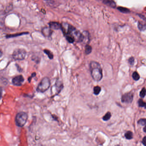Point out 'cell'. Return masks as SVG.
Instances as JSON below:
<instances>
[{"label":"cell","mask_w":146,"mask_h":146,"mask_svg":"<svg viewBox=\"0 0 146 146\" xmlns=\"http://www.w3.org/2000/svg\"><path fill=\"white\" fill-rule=\"evenodd\" d=\"M61 30L66 37V40L69 43H73L75 42L78 43L83 42V34L80 32L74 26L65 23L61 24Z\"/></svg>","instance_id":"cell-1"},{"label":"cell","mask_w":146,"mask_h":146,"mask_svg":"<svg viewBox=\"0 0 146 146\" xmlns=\"http://www.w3.org/2000/svg\"><path fill=\"white\" fill-rule=\"evenodd\" d=\"M89 68L92 77L94 80L99 82L103 77L102 68L100 64L97 62L92 61L89 64Z\"/></svg>","instance_id":"cell-2"},{"label":"cell","mask_w":146,"mask_h":146,"mask_svg":"<svg viewBox=\"0 0 146 146\" xmlns=\"http://www.w3.org/2000/svg\"><path fill=\"white\" fill-rule=\"evenodd\" d=\"M51 82L49 78L44 77L41 80L36 88L37 92L40 93H44L48 90L50 86Z\"/></svg>","instance_id":"cell-3"},{"label":"cell","mask_w":146,"mask_h":146,"mask_svg":"<svg viewBox=\"0 0 146 146\" xmlns=\"http://www.w3.org/2000/svg\"><path fill=\"white\" fill-rule=\"evenodd\" d=\"M28 119V114L24 112H20L17 114L16 117V125L18 127H23Z\"/></svg>","instance_id":"cell-4"},{"label":"cell","mask_w":146,"mask_h":146,"mask_svg":"<svg viewBox=\"0 0 146 146\" xmlns=\"http://www.w3.org/2000/svg\"><path fill=\"white\" fill-rule=\"evenodd\" d=\"M26 51L25 50L22 49H17L13 52L12 57L15 60H24L26 57Z\"/></svg>","instance_id":"cell-5"},{"label":"cell","mask_w":146,"mask_h":146,"mask_svg":"<svg viewBox=\"0 0 146 146\" xmlns=\"http://www.w3.org/2000/svg\"><path fill=\"white\" fill-rule=\"evenodd\" d=\"M133 99V94L131 93H126L123 95L121 98V101L123 102L130 103L131 102Z\"/></svg>","instance_id":"cell-6"},{"label":"cell","mask_w":146,"mask_h":146,"mask_svg":"<svg viewBox=\"0 0 146 146\" xmlns=\"http://www.w3.org/2000/svg\"><path fill=\"white\" fill-rule=\"evenodd\" d=\"M24 81V78L22 75H18L13 78L12 82L14 85L16 86H20Z\"/></svg>","instance_id":"cell-7"},{"label":"cell","mask_w":146,"mask_h":146,"mask_svg":"<svg viewBox=\"0 0 146 146\" xmlns=\"http://www.w3.org/2000/svg\"><path fill=\"white\" fill-rule=\"evenodd\" d=\"M42 32L44 36L46 37H50L53 33V31L50 28L46 27L43 28Z\"/></svg>","instance_id":"cell-8"},{"label":"cell","mask_w":146,"mask_h":146,"mask_svg":"<svg viewBox=\"0 0 146 146\" xmlns=\"http://www.w3.org/2000/svg\"><path fill=\"white\" fill-rule=\"evenodd\" d=\"M50 28L54 30L61 29V24L58 22H52L49 23Z\"/></svg>","instance_id":"cell-9"},{"label":"cell","mask_w":146,"mask_h":146,"mask_svg":"<svg viewBox=\"0 0 146 146\" xmlns=\"http://www.w3.org/2000/svg\"><path fill=\"white\" fill-rule=\"evenodd\" d=\"M56 90L57 91V93H60L63 88V84L61 81L57 80L55 84Z\"/></svg>","instance_id":"cell-10"},{"label":"cell","mask_w":146,"mask_h":146,"mask_svg":"<svg viewBox=\"0 0 146 146\" xmlns=\"http://www.w3.org/2000/svg\"><path fill=\"white\" fill-rule=\"evenodd\" d=\"M103 3L111 8H114L116 6V2L113 0H103Z\"/></svg>","instance_id":"cell-11"},{"label":"cell","mask_w":146,"mask_h":146,"mask_svg":"<svg viewBox=\"0 0 146 146\" xmlns=\"http://www.w3.org/2000/svg\"><path fill=\"white\" fill-rule=\"evenodd\" d=\"M101 91V88L98 86H95L93 89V92L94 94L96 95H98L99 94L100 92Z\"/></svg>","instance_id":"cell-12"},{"label":"cell","mask_w":146,"mask_h":146,"mask_svg":"<svg viewBox=\"0 0 146 146\" xmlns=\"http://www.w3.org/2000/svg\"><path fill=\"white\" fill-rule=\"evenodd\" d=\"M44 53H45L50 60H52L54 58V54L51 51L48 49H44Z\"/></svg>","instance_id":"cell-13"},{"label":"cell","mask_w":146,"mask_h":146,"mask_svg":"<svg viewBox=\"0 0 146 146\" xmlns=\"http://www.w3.org/2000/svg\"><path fill=\"white\" fill-rule=\"evenodd\" d=\"M138 26L139 30L140 31H144L146 30V24L140 22H138Z\"/></svg>","instance_id":"cell-14"},{"label":"cell","mask_w":146,"mask_h":146,"mask_svg":"<svg viewBox=\"0 0 146 146\" xmlns=\"http://www.w3.org/2000/svg\"><path fill=\"white\" fill-rule=\"evenodd\" d=\"M92 47L91 46L87 44L85 47V53L87 55L90 54L92 51Z\"/></svg>","instance_id":"cell-15"},{"label":"cell","mask_w":146,"mask_h":146,"mask_svg":"<svg viewBox=\"0 0 146 146\" xmlns=\"http://www.w3.org/2000/svg\"><path fill=\"white\" fill-rule=\"evenodd\" d=\"M118 10L120 12L124 13H128L130 12V10H128V9H127L126 8L121 7V6L118 8Z\"/></svg>","instance_id":"cell-16"},{"label":"cell","mask_w":146,"mask_h":146,"mask_svg":"<svg viewBox=\"0 0 146 146\" xmlns=\"http://www.w3.org/2000/svg\"><path fill=\"white\" fill-rule=\"evenodd\" d=\"M125 136L126 138L127 139H131L133 138V134L132 132L131 131H127L126 133L125 134Z\"/></svg>","instance_id":"cell-17"},{"label":"cell","mask_w":146,"mask_h":146,"mask_svg":"<svg viewBox=\"0 0 146 146\" xmlns=\"http://www.w3.org/2000/svg\"><path fill=\"white\" fill-rule=\"evenodd\" d=\"M111 117V113L110 112H108L105 115L102 117V120L104 121H107L110 120Z\"/></svg>","instance_id":"cell-18"},{"label":"cell","mask_w":146,"mask_h":146,"mask_svg":"<svg viewBox=\"0 0 146 146\" xmlns=\"http://www.w3.org/2000/svg\"><path fill=\"white\" fill-rule=\"evenodd\" d=\"M138 104L139 106L144 107L145 108H146V103L144 102L143 100H142V99L139 100L138 101Z\"/></svg>","instance_id":"cell-19"},{"label":"cell","mask_w":146,"mask_h":146,"mask_svg":"<svg viewBox=\"0 0 146 146\" xmlns=\"http://www.w3.org/2000/svg\"><path fill=\"white\" fill-rule=\"evenodd\" d=\"M140 76L137 72H134L132 74V78L135 80H138L140 79Z\"/></svg>","instance_id":"cell-20"},{"label":"cell","mask_w":146,"mask_h":146,"mask_svg":"<svg viewBox=\"0 0 146 146\" xmlns=\"http://www.w3.org/2000/svg\"><path fill=\"white\" fill-rule=\"evenodd\" d=\"M138 124L142 126H145L146 125V119H140L138 121Z\"/></svg>","instance_id":"cell-21"},{"label":"cell","mask_w":146,"mask_h":146,"mask_svg":"<svg viewBox=\"0 0 146 146\" xmlns=\"http://www.w3.org/2000/svg\"><path fill=\"white\" fill-rule=\"evenodd\" d=\"M146 89L145 88H143L142 89V91H140V96L142 98H144L146 95Z\"/></svg>","instance_id":"cell-22"},{"label":"cell","mask_w":146,"mask_h":146,"mask_svg":"<svg viewBox=\"0 0 146 146\" xmlns=\"http://www.w3.org/2000/svg\"><path fill=\"white\" fill-rule=\"evenodd\" d=\"M134 58L133 57H132L128 59V63L129 64L131 65V66H132L134 63Z\"/></svg>","instance_id":"cell-23"},{"label":"cell","mask_w":146,"mask_h":146,"mask_svg":"<svg viewBox=\"0 0 146 146\" xmlns=\"http://www.w3.org/2000/svg\"><path fill=\"white\" fill-rule=\"evenodd\" d=\"M36 76V73H32V75H31V76L30 78H28V81L29 82H31L32 78H34V77H35Z\"/></svg>","instance_id":"cell-24"},{"label":"cell","mask_w":146,"mask_h":146,"mask_svg":"<svg viewBox=\"0 0 146 146\" xmlns=\"http://www.w3.org/2000/svg\"><path fill=\"white\" fill-rule=\"evenodd\" d=\"M142 143L145 146H146V136L142 140Z\"/></svg>","instance_id":"cell-25"},{"label":"cell","mask_w":146,"mask_h":146,"mask_svg":"<svg viewBox=\"0 0 146 146\" xmlns=\"http://www.w3.org/2000/svg\"><path fill=\"white\" fill-rule=\"evenodd\" d=\"M139 17H140L142 19H143V20H145L146 22V18L145 17V16H144L143 15H140V14H139L138 15Z\"/></svg>","instance_id":"cell-26"},{"label":"cell","mask_w":146,"mask_h":146,"mask_svg":"<svg viewBox=\"0 0 146 146\" xmlns=\"http://www.w3.org/2000/svg\"><path fill=\"white\" fill-rule=\"evenodd\" d=\"M2 95V88H0V99H1Z\"/></svg>","instance_id":"cell-27"},{"label":"cell","mask_w":146,"mask_h":146,"mask_svg":"<svg viewBox=\"0 0 146 146\" xmlns=\"http://www.w3.org/2000/svg\"><path fill=\"white\" fill-rule=\"evenodd\" d=\"M144 131L146 132V125L144 127Z\"/></svg>","instance_id":"cell-28"},{"label":"cell","mask_w":146,"mask_h":146,"mask_svg":"<svg viewBox=\"0 0 146 146\" xmlns=\"http://www.w3.org/2000/svg\"><path fill=\"white\" fill-rule=\"evenodd\" d=\"M2 51L0 50V58L2 57Z\"/></svg>","instance_id":"cell-29"}]
</instances>
